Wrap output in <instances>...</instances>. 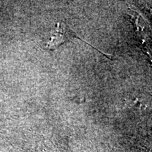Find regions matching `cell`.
I'll list each match as a JSON object with an SVG mask.
<instances>
[{
    "instance_id": "1",
    "label": "cell",
    "mask_w": 152,
    "mask_h": 152,
    "mask_svg": "<svg viewBox=\"0 0 152 152\" xmlns=\"http://www.w3.org/2000/svg\"><path fill=\"white\" fill-rule=\"evenodd\" d=\"M66 26V25L64 23H59L57 24L56 29L52 35L51 40L47 44V48L50 49L56 48L57 47L59 46L61 44L69 40L71 37H77L78 39H80L75 35V33L73 30L70 29V28H67Z\"/></svg>"
}]
</instances>
